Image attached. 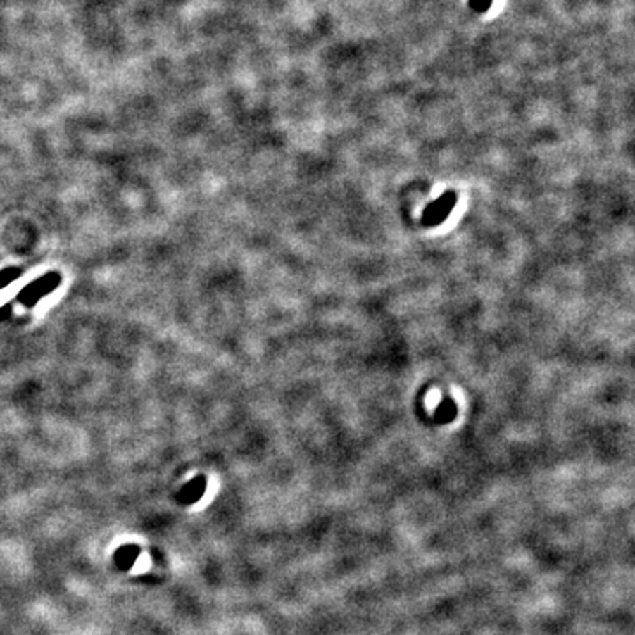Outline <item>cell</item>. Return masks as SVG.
I'll use <instances>...</instances> for the list:
<instances>
[{
	"mask_svg": "<svg viewBox=\"0 0 635 635\" xmlns=\"http://www.w3.org/2000/svg\"><path fill=\"white\" fill-rule=\"evenodd\" d=\"M138 554H139V549L136 546L122 547V549L117 553V556H115V561H117V565L120 568H129L132 563H134V560L138 558Z\"/></svg>",
	"mask_w": 635,
	"mask_h": 635,
	"instance_id": "cell-1",
	"label": "cell"
},
{
	"mask_svg": "<svg viewBox=\"0 0 635 635\" xmlns=\"http://www.w3.org/2000/svg\"><path fill=\"white\" fill-rule=\"evenodd\" d=\"M203 489H205L203 479H194L193 482H191L189 486H187L186 489H184L182 500L186 501V503H193V501H196L198 498L201 496Z\"/></svg>",
	"mask_w": 635,
	"mask_h": 635,
	"instance_id": "cell-2",
	"label": "cell"
},
{
	"mask_svg": "<svg viewBox=\"0 0 635 635\" xmlns=\"http://www.w3.org/2000/svg\"><path fill=\"white\" fill-rule=\"evenodd\" d=\"M491 2H493V0H470L471 8H473L474 11H486L491 6Z\"/></svg>",
	"mask_w": 635,
	"mask_h": 635,
	"instance_id": "cell-3",
	"label": "cell"
}]
</instances>
